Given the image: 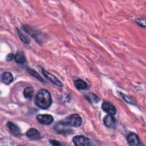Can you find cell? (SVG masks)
<instances>
[{
  "mask_svg": "<svg viewBox=\"0 0 146 146\" xmlns=\"http://www.w3.org/2000/svg\"><path fill=\"white\" fill-rule=\"evenodd\" d=\"M27 71H28L29 72V74H31V76H33L35 77V78H36V79H38V81H41V82H43V81H43V78H41V76H40L39 74H38L37 72H36V71H34V70L31 69V68H27Z\"/></svg>",
  "mask_w": 146,
  "mask_h": 146,
  "instance_id": "e0dca14e",
  "label": "cell"
},
{
  "mask_svg": "<svg viewBox=\"0 0 146 146\" xmlns=\"http://www.w3.org/2000/svg\"><path fill=\"white\" fill-rule=\"evenodd\" d=\"M63 122L68 126L79 127L82 123V118L78 114H73L67 117Z\"/></svg>",
  "mask_w": 146,
  "mask_h": 146,
  "instance_id": "7a4b0ae2",
  "label": "cell"
},
{
  "mask_svg": "<svg viewBox=\"0 0 146 146\" xmlns=\"http://www.w3.org/2000/svg\"><path fill=\"white\" fill-rule=\"evenodd\" d=\"M17 33H18V34H19V36L20 37V38L21 39V41H22L23 42L25 43V44H29V41H28V39H27V38H26L24 36L22 35V34L21 33V31H20L19 29H17Z\"/></svg>",
  "mask_w": 146,
  "mask_h": 146,
  "instance_id": "ac0fdd59",
  "label": "cell"
},
{
  "mask_svg": "<svg viewBox=\"0 0 146 146\" xmlns=\"http://www.w3.org/2000/svg\"><path fill=\"white\" fill-rule=\"evenodd\" d=\"M27 135L28 138H30V139L36 140L40 138L41 134H40V133L38 132L36 129H35V128H30V129L28 130V131L27 132Z\"/></svg>",
  "mask_w": 146,
  "mask_h": 146,
  "instance_id": "30bf717a",
  "label": "cell"
},
{
  "mask_svg": "<svg viewBox=\"0 0 146 146\" xmlns=\"http://www.w3.org/2000/svg\"><path fill=\"white\" fill-rule=\"evenodd\" d=\"M67 125H66L63 121L58 123L54 127V129L56 130L57 133H62V134H68V133H71L72 131L71 129H68L66 128Z\"/></svg>",
  "mask_w": 146,
  "mask_h": 146,
  "instance_id": "5b68a950",
  "label": "cell"
},
{
  "mask_svg": "<svg viewBox=\"0 0 146 146\" xmlns=\"http://www.w3.org/2000/svg\"><path fill=\"white\" fill-rule=\"evenodd\" d=\"M75 146H91V141L88 138L83 135H76L73 138Z\"/></svg>",
  "mask_w": 146,
  "mask_h": 146,
  "instance_id": "3957f363",
  "label": "cell"
},
{
  "mask_svg": "<svg viewBox=\"0 0 146 146\" xmlns=\"http://www.w3.org/2000/svg\"><path fill=\"white\" fill-rule=\"evenodd\" d=\"M14 80L13 78V76L11 75V73L9 72H5L2 74V76H1V81L3 83L6 84H9Z\"/></svg>",
  "mask_w": 146,
  "mask_h": 146,
  "instance_id": "7c38bea8",
  "label": "cell"
},
{
  "mask_svg": "<svg viewBox=\"0 0 146 146\" xmlns=\"http://www.w3.org/2000/svg\"><path fill=\"white\" fill-rule=\"evenodd\" d=\"M102 108L106 113L109 114L110 115H114L116 113V108H115V107L108 102H104L102 104Z\"/></svg>",
  "mask_w": 146,
  "mask_h": 146,
  "instance_id": "ba28073f",
  "label": "cell"
},
{
  "mask_svg": "<svg viewBox=\"0 0 146 146\" xmlns=\"http://www.w3.org/2000/svg\"><path fill=\"white\" fill-rule=\"evenodd\" d=\"M41 71H42V74H44V76L46 77V78H48V80H50V81H51L53 84H54L55 85L58 86H59V87L63 86L62 83H61V81H60L59 80H58V78L55 76H54L53 74H51V73L48 72V71H45L44 69H41Z\"/></svg>",
  "mask_w": 146,
  "mask_h": 146,
  "instance_id": "8992f818",
  "label": "cell"
},
{
  "mask_svg": "<svg viewBox=\"0 0 146 146\" xmlns=\"http://www.w3.org/2000/svg\"><path fill=\"white\" fill-rule=\"evenodd\" d=\"M50 143H51L53 146H61V143H60L58 141H54V140H51V141H50Z\"/></svg>",
  "mask_w": 146,
  "mask_h": 146,
  "instance_id": "ffe728a7",
  "label": "cell"
},
{
  "mask_svg": "<svg viewBox=\"0 0 146 146\" xmlns=\"http://www.w3.org/2000/svg\"><path fill=\"white\" fill-rule=\"evenodd\" d=\"M104 123L108 128H113L116 124V120L113 115H106L104 118Z\"/></svg>",
  "mask_w": 146,
  "mask_h": 146,
  "instance_id": "9c48e42d",
  "label": "cell"
},
{
  "mask_svg": "<svg viewBox=\"0 0 146 146\" xmlns=\"http://www.w3.org/2000/svg\"><path fill=\"white\" fill-rule=\"evenodd\" d=\"M13 58H14V55L11 54H9V55H7V61H11V60H12Z\"/></svg>",
  "mask_w": 146,
  "mask_h": 146,
  "instance_id": "44dd1931",
  "label": "cell"
},
{
  "mask_svg": "<svg viewBox=\"0 0 146 146\" xmlns=\"http://www.w3.org/2000/svg\"><path fill=\"white\" fill-rule=\"evenodd\" d=\"M52 99L49 92L45 89H41L36 93L34 97V103L38 108L47 109L51 105Z\"/></svg>",
  "mask_w": 146,
  "mask_h": 146,
  "instance_id": "6da1fadb",
  "label": "cell"
},
{
  "mask_svg": "<svg viewBox=\"0 0 146 146\" xmlns=\"http://www.w3.org/2000/svg\"><path fill=\"white\" fill-rule=\"evenodd\" d=\"M120 94H121V96H122V98H123V99L125 100V101H126L127 103H128V104H133V101H132V99H131L130 97H128V96L125 95V94H122V93H120Z\"/></svg>",
  "mask_w": 146,
  "mask_h": 146,
  "instance_id": "d6986e66",
  "label": "cell"
},
{
  "mask_svg": "<svg viewBox=\"0 0 146 146\" xmlns=\"http://www.w3.org/2000/svg\"><path fill=\"white\" fill-rule=\"evenodd\" d=\"M14 58H15V61L17 63H19V64H23V63H24L26 61L25 55L21 51H18Z\"/></svg>",
  "mask_w": 146,
  "mask_h": 146,
  "instance_id": "9a60e30c",
  "label": "cell"
},
{
  "mask_svg": "<svg viewBox=\"0 0 146 146\" xmlns=\"http://www.w3.org/2000/svg\"><path fill=\"white\" fill-rule=\"evenodd\" d=\"M37 120L38 122L41 123L43 125H50L54 121V118L51 115H37Z\"/></svg>",
  "mask_w": 146,
  "mask_h": 146,
  "instance_id": "52a82bcc",
  "label": "cell"
},
{
  "mask_svg": "<svg viewBox=\"0 0 146 146\" xmlns=\"http://www.w3.org/2000/svg\"><path fill=\"white\" fill-rule=\"evenodd\" d=\"M7 127L10 130L11 133L14 134L16 136H19V135H21V132H20V129L19 128V127L17 125H16L15 124L13 123L9 122L7 123Z\"/></svg>",
  "mask_w": 146,
  "mask_h": 146,
  "instance_id": "8fae6325",
  "label": "cell"
},
{
  "mask_svg": "<svg viewBox=\"0 0 146 146\" xmlns=\"http://www.w3.org/2000/svg\"><path fill=\"white\" fill-rule=\"evenodd\" d=\"M128 144L131 146H143L138 135L134 133H131L127 138Z\"/></svg>",
  "mask_w": 146,
  "mask_h": 146,
  "instance_id": "277c9868",
  "label": "cell"
},
{
  "mask_svg": "<svg viewBox=\"0 0 146 146\" xmlns=\"http://www.w3.org/2000/svg\"><path fill=\"white\" fill-rule=\"evenodd\" d=\"M85 98L88 101V102L94 104V103H98L100 101V98L95 95L94 94H88L85 96Z\"/></svg>",
  "mask_w": 146,
  "mask_h": 146,
  "instance_id": "4fadbf2b",
  "label": "cell"
},
{
  "mask_svg": "<svg viewBox=\"0 0 146 146\" xmlns=\"http://www.w3.org/2000/svg\"><path fill=\"white\" fill-rule=\"evenodd\" d=\"M34 88L32 87H27L24 91V96L25 98L31 99L34 96Z\"/></svg>",
  "mask_w": 146,
  "mask_h": 146,
  "instance_id": "2e32d148",
  "label": "cell"
},
{
  "mask_svg": "<svg viewBox=\"0 0 146 146\" xmlns=\"http://www.w3.org/2000/svg\"><path fill=\"white\" fill-rule=\"evenodd\" d=\"M74 84H75L76 87L79 90H84L86 89L88 85L85 81H82L81 79H76L74 81Z\"/></svg>",
  "mask_w": 146,
  "mask_h": 146,
  "instance_id": "5bb4252c",
  "label": "cell"
}]
</instances>
